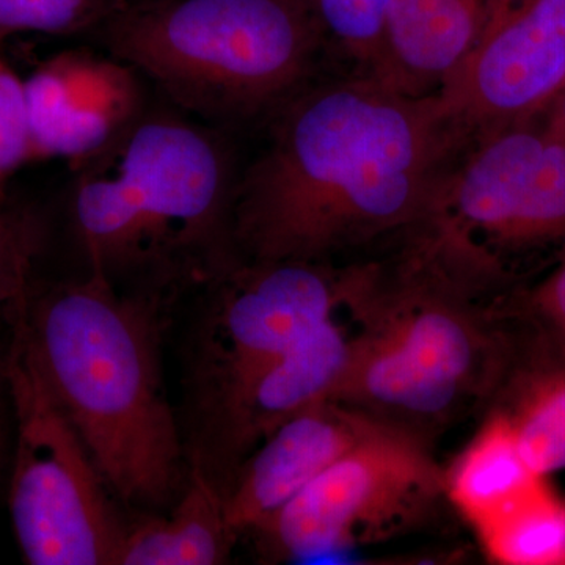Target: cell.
<instances>
[{
	"mask_svg": "<svg viewBox=\"0 0 565 565\" xmlns=\"http://www.w3.org/2000/svg\"><path fill=\"white\" fill-rule=\"evenodd\" d=\"M467 147L434 93L356 73L311 82L275 111L262 154L241 170L237 255L338 266L390 247L437 215Z\"/></svg>",
	"mask_w": 565,
	"mask_h": 565,
	"instance_id": "6da1fadb",
	"label": "cell"
},
{
	"mask_svg": "<svg viewBox=\"0 0 565 565\" xmlns=\"http://www.w3.org/2000/svg\"><path fill=\"white\" fill-rule=\"evenodd\" d=\"M341 270L359 330L333 401L429 448L471 408L486 412L511 359L497 311L519 282L511 270L434 222Z\"/></svg>",
	"mask_w": 565,
	"mask_h": 565,
	"instance_id": "7a4b0ae2",
	"label": "cell"
},
{
	"mask_svg": "<svg viewBox=\"0 0 565 565\" xmlns=\"http://www.w3.org/2000/svg\"><path fill=\"white\" fill-rule=\"evenodd\" d=\"M159 296L98 270L35 285L14 307L52 394L114 497L169 504L185 484L184 451L162 381Z\"/></svg>",
	"mask_w": 565,
	"mask_h": 565,
	"instance_id": "3957f363",
	"label": "cell"
},
{
	"mask_svg": "<svg viewBox=\"0 0 565 565\" xmlns=\"http://www.w3.org/2000/svg\"><path fill=\"white\" fill-rule=\"evenodd\" d=\"M217 129L178 107L151 106L114 147L73 170L70 217L87 269L161 296L241 262L233 234L241 170Z\"/></svg>",
	"mask_w": 565,
	"mask_h": 565,
	"instance_id": "277c9868",
	"label": "cell"
},
{
	"mask_svg": "<svg viewBox=\"0 0 565 565\" xmlns=\"http://www.w3.org/2000/svg\"><path fill=\"white\" fill-rule=\"evenodd\" d=\"M96 33L174 107L218 129L273 118L313 82L327 46L303 0H129Z\"/></svg>",
	"mask_w": 565,
	"mask_h": 565,
	"instance_id": "5b68a950",
	"label": "cell"
},
{
	"mask_svg": "<svg viewBox=\"0 0 565 565\" xmlns=\"http://www.w3.org/2000/svg\"><path fill=\"white\" fill-rule=\"evenodd\" d=\"M9 319L3 381L17 418L9 508L22 557L32 565H118L129 526L44 381L21 322Z\"/></svg>",
	"mask_w": 565,
	"mask_h": 565,
	"instance_id": "8992f818",
	"label": "cell"
},
{
	"mask_svg": "<svg viewBox=\"0 0 565 565\" xmlns=\"http://www.w3.org/2000/svg\"><path fill=\"white\" fill-rule=\"evenodd\" d=\"M444 501L433 448L384 427L252 531L274 557L327 555L414 530Z\"/></svg>",
	"mask_w": 565,
	"mask_h": 565,
	"instance_id": "52a82bcc",
	"label": "cell"
},
{
	"mask_svg": "<svg viewBox=\"0 0 565 565\" xmlns=\"http://www.w3.org/2000/svg\"><path fill=\"white\" fill-rule=\"evenodd\" d=\"M192 373L207 423L263 367L343 308L341 266L239 262L210 281Z\"/></svg>",
	"mask_w": 565,
	"mask_h": 565,
	"instance_id": "ba28073f",
	"label": "cell"
},
{
	"mask_svg": "<svg viewBox=\"0 0 565 565\" xmlns=\"http://www.w3.org/2000/svg\"><path fill=\"white\" fill-rule=\"evenodd\" d=\"M438 217L505 264L565 250V140L526 122L471 141L449 174Z\"/></svg>",
	"mask_w": 565,
	"mask_h": 565,
	"instance_id": "9c48e42d",
	"label": "cell"
},
{
	"mask_svg": "<svg viewBox=\"0 0 565 565\" xmlns=\"http://www.w3.org/2000/svg\"><path fill=\"white\" fill-rule=\"evenodd\" d=\"M565 87V0H489L470 50L434 93L468 145L526 122Z\"/></svg>",
	"mask_w": 565,
	"mask_h": 565,
	"instance_id": "30bf717a",
	"label": "cell"
},
{
	"mask_svg": "<svg viewBox=\"0 0 565 565\" xmlns=\"http://www.w3.org/2000/svg\"><path fill=\"white\" fill-rule=\"evenodd\" d=\"M145 77L114 54L68 50L24 79L31 163L63 159L71 169L114 147L150 109Z\"/></svg>",
	"mask_w": 565,
	"mask_h": 565,
	"instance_id": "8fae6325",
	"label": "cell"
},
{
	"mask_svg": "<svg viewBox=\"0 0 565 565\" xmlns=\"http://www.w3.org/2000/svg\"><path fill=\"white\" fill-rule=\"evenodd\" d=\"M384 424L338 403L322 401L280 424L245 457L223 489L234 534L247 533L288 503Z\"/></svg>",
	"mask_w": 565,
	"mask_h": 565,
	"instance_id": "7c38bea8",
	"label": "cell"
},
{
	"mask_svg": "<svg viewBox=\"0 0 565 565\" xmlns=\"http://www.w3.org/2000/svg\"><path fill=\"white\" fill-rule=\"evenodd\" d=\"M351 356L352 334L333 318L263 367L207 423L215 463L228 467L232 476L280 424L311 405L333 401Z\"/></svg>",
	"mask_w": 565,
	"mask_h": 565,
	"instance_id": "4fadbf2b",
	"label": "cell"
},
{
	"mask_svg": "<svg viewBox=\"0 0 565 565\" xmlns=\"http://www.w3.org/2000/svg\"><path fill=\"white\" fill-rule=\"evenodd\" d=\"M489 0H392L377 79L433 95L470 50Z\"/></svg>",
	"mask_w": 565,
	"mask_h": 565,
	"instance_id": "5bb4252c",
	"label": "cell"
},
{
	"mask_svg": "<svg viewBox=\"0 0 565 565\" xmlns=\"http://www.w3.org/2000/svg\"><path fill=\"white\" fill-rule=\"evenodd\" d=\"M509 333L511 359L486 412L504 416L523 459L546 478L565 468V353Z\"/></svg>",
	"mask_w": 565,
	"mask_h": 565,
	"instance_id": "9a60e30c",
	"label": "cell"
},
{
	"mask_svg": "<svg viewBox=\"0 0 565 565\" xmlns=\"http://www.w3.org/2000/svg\"><path fill=\"white\" fill-rule=\"evenodd\" d=\"M180 497L169 515L128 527L118 565L226 563L237 535L226 520L221 482L192 460Z\"/></svg>",
	"mask_w": 565,
	"mask_h": 565,
	"instance_id": "2e32d148",
	"label": "cell"
},
{
	"mask_svg": "<svg viewBox=\"0 0 565 565\" xmlns=\"http://www.w3.org/2000/svg\"><path fill=\"white\" fill-rule=\"evenodd\" d=\"M545 482L523 459L503 415L486 412L481 427L445 470L446 497L476 533Z\"/></svg>",
	"mask_w": 565,
	"mask_h": 565,
	"instance_id": "e0dca14e",
	"label": "cell"
},
{
	"mask_svg": "<svg viewBox=\"0 0 565 565\" xmlns=\"http://www.w3.org/2000/svg\"><path fill=\"white\" fill-rule=\"evenodd\" d=\"M478 535L497 563L565 565V500L544 482Z\"/></svg>",
	"mask_w": 565,
	"mask_h": 565,
	"instance_id": "ac0fdd59",
	"label": "cell"
},
{
	"mask_svg": "<svg viewBox=\"0 0 565 565\" xmlns=\"http://www.w3.org/2000/svg\"><path fill=\"white\" fill-rule=\"evenodd\" d=\"M326 39L352 73L377 77L392 0H303Z\"/></svg>",
	"mask_w": 565,
	"mask_h": 565,
	"instance_id": "d6986e66",
	"label": "cell"
},
{
	"mask_svg": "<svg viewBox=\"0 0 565 565\" xmlns=\"http://www.w3.org/2000/svg\"><path fill=\"white\" fill-rule=\"evenodd\" d=\"M497 310L520 340L565 353V250L541 280L505 292Z\"/></svg>",
	"mask_w": 565,
	"mask_h": 565,
	"instance_id": "ffe728a7",
	"label": "cell"
},
{
	"mask_svg": "<svg viewBox=\"0 0 565 565\" xmlns=\"http://www.w3.org/2000/svg\"><path fill=\"white\" fill-rule=\"evenodd\" d=\"M129 0H0V44L20 33L98 32Z\"/></svg>",
	"mask_w": 565,
	"mask_h": 565,
	"instance_id": "44dd1931",
	"label": "cell"
},
{
	"mask_svg": "<svg viewBox=\"0 0 565 565\" xmlns=\"http://www.w3.org/2000/svg\"><path fill=\"white\" fill-rule=\"evenodd\" d=\"M44 236V221L35 207L11 196L0 203V318H10L28 291Z\"/></svg>",
	"mask_w": 565,
	"mask_h": 565,
	"instance_id": "7402d4cb",
	"label": "cell"
},
{
	"mask_svg": "<svg viewBox=\"0 0 565 565\" xmlns=\"http://www.w3.org/2000/svg\"><path fill=\"white\" fill-rule=\"evenodd\" d=\"M31 163V131L24 79L0 55V203L10 199V181Z\"/></svg>",
	"mask_w": 565,
	"mask_h": 565,
	"instance_id": "603a6c76",
	"label": "cell"
},
{
	"mask_svg": "<svg viewBox=\"0 0 565 565\" xmlns=\"http://www.w3.org/2000/svg\"><path fill=\"white\" fill-rule=\"evenodd\" d=\"M550 106H552V114H550V121L546 128L565 140V87Z\"/></svg>",
	"mask_w": 565,
	"mask_h": 565,
	"instance_id": "cb8c5ba5",
	"label": "cell"
},
{
	"mask_svg": "<svg viewBox=\"0 0 565 565\" xmlns=\"http://www.w3.org/2000/svg\"><path fill=\"white\" fill-rule=\"evenodd\" d=\"M3 362H6V356H0V381H3Z\"/></svg>",
	"mask_w": 565,
	"mask_h": 565,
	"instance_id": "d4e9b609",
	"label": "cell"
}]
</instances>
